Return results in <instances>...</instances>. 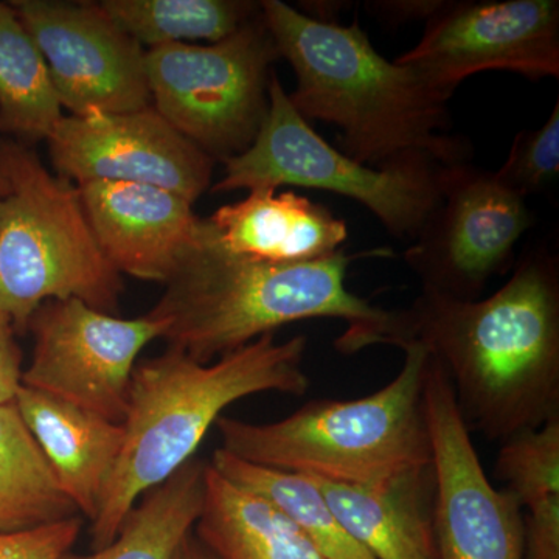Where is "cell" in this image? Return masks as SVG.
<instances>
[{"label":"cell","mask_w":559,"mask_h":559,"mask_svg":"<svg viewBox=\"0 0 559 559\" xmlns=\"http://www.w3.org/2000/svg\"><path fill=\"white\" fill-rule=\"evenodd\" d=\"M395 316L390 345H421L443 367L469 432L502 443L558 417L559 259L547 246L525 249L491 296L421 290Z\"/></svg>","instance_id":"cell-1"},{"label":"cell","mask_w":559,"mask_h":559,"mask_svg":"<svg viewBox=\"0 0 559 559\" xmlns=\"http://www.w3.org/2000/svg\"><path fill=\"white\" fill-rule=\"evenodd\" d=\"M260 7L278 57L296 73L290 103L307 121L336 124L345 156L373 168L469 159L468 143L447 132L448 100L409 66L378 53L358 21L314 20L282 0Z\"/></svg>","instance_id":"cell-2"},{"label":"cell","mask_w":559,"mask_h":559,"mask_svg":"<svg viewBox=\"0 0 559 559\" xmlns=\"http://www.w3.org/2000/svg\"><path fill=\"white\" fill-rule=\"evenodd\" d=\"M385 249L333 255L304 263H270L234 255L221 248L207 218L164 296L150 314L165 319L170 348L210 364L280 326L311 319L347 322L336 341L341 353L389 345L395 311L382 310L345 285L353 261L390 257Z\"/></svg>","instance_id":"cell-3"},{"label":"cell","mask_w":559,"mask_h":559,"mask_svg":"<svg viewBox=\"0 0 559 559\" xmlns=\"http://www.w3.org/2000/svg\"><path fill=\"white\" fill-rule=\"evenodd\" d=\"M308 341L266 334L202 364L179 349L135 364L124 415V443L92 522V549L109 546L124 518L150 489L194 457L210 428L235 401L264 392L301 396Z\"/></svg>","instance_id":"cell-4"},{"label":"cell","mask_w":559,"mask_h":559,"mask_svg":"<svg viewBox=\"0 0 559 559\" xmlns=\"http://www.w3.org/2000/svg\"><path fill=\"white\" fill-rule=\"evenodd\" d=\"M401 349L400 373L362 399L310 401L272 423L221 417V450L253 465L347 485H380L429 468V353L418 344Z\"/></svg>","instance_id":"cell-5"},{"label":"cell","mask_w":559,"mask_h":559,"mask_svg":"<svg viewBox=\"0 0 559 559\" xmlns=\"http://www.w3.org/2000/svg\"><path fill=\"white\" fill-rule=\"evenodd\" d=\"M0 310L27 330L49 300L79 299L116 316L121 275L103 255L79 187L44 167L35 151L0 143Z\"/></svg>","instance_id":"cell-6"},{"label":"cell","mask_w":559,"mask_h":559,"mask_svg":"<svg viewBox=\"0 0 559 559\" xmlns=\"http://www.w3.org/2000/svg\"><path fill=\"white\" fill-rule=\"evenodd\" d=\"M270 109L248 150L223 160L213 193L278 190L283 186L325 190L359 202L399 240L414 242L440 204L454 165L412 160L373 168L330 145L297 112L277 75L270 81Z\"/></svg>","instance_id":"cell-7"},{"label":"cell","mask_w":559,"mask_h":559,"mask_svg":"<svg viewBox=\"0 0 559 559\" xmlns=\"http://www.w3.org/2000/svg\"><path fill=\"white\" fill-rule=\"evenodd\" d=\"M278 58L261 11L219 43L154 47L145 57L151 105L213 160L230 159L259 134Z\"/></svg>","instance_id":"cell-8"},{"label":"cell","mask_w":559,"mask_h":559,"mask_svg":"<svg viewBox=\"0 0 559 559\" xmlns=\"http://www.w3.org/2000/svg\"><path fill=\"white\" fill-rule=\"evenodd\" d=\"M533 224L527 201L503 187L495 173L457 164L404 261L426 293L477 300L492 278L514 266L518 242Z\"/></svg>","instance_id":"cell-9"},{"label":"cell","mask_w":559,"mask_h":559,"mask_svg":"<svg viewBox=\"0 0 559 559\" xmlns=\"http://www.w3.org/2000/svg\"><path fill=\"white\" fill-rule=\"evenodd\" d=\"M165 319H121L79 299L49 300L28 322L35 337L21 384L123 423L140 352L164 337Z\"/></svg>","instance_id":"cell-10"},{"label":"cell","mask_w":559,"mask_h":559,"mask_svg":"<svg viewBox=\"0 0 559 559\" xmlns=\"http://www.w3.org/2000/svg\"><path fill=\"white\" fill-rule=\"evenodd\" d=\"M425 412L439 559H524V514L509 489L492 487L443 367L429 355Z\"/></svg>","instance_id":"cell-11"},{"label":"cell","mask_w":559,"mask_h":559,"mask_svg":"<svg viewBox=\"0 0 559 559\" xmlns=\"http://www.w3.org/2000/svg\"><path fill=\"white\" fill-rule=\"evenodd\" d=\"M395 62L409 66L450 102L474 73H520L533 81L559 76L558 0L444 2L417 46Z\"/></svg>","instance_id":"cell-12"},{"label":"cell","mask_w":559,"mask_h":559,"mask_svg":"<svg viewBox=\"0 0 559 559\" xmlns=\"http://www.w3.org/2000/svg\"><path fill=\"white\" fill-rule=\"evenodd\" d=\"M11 7L46 61L61 108L86 117L153 106L146 50L100 3L17 0Z\"/></svg>","instance_id":"cell-13"},{"label":"cell","mask_w":559,"mask_h":559,"mask_svg":"<svg viewBox=\"0 0 559 559\" xmlns=\"http://www.w3.org/2000/svg\"><path fill=\"white\" fill-rule=\"evenodd\" d=\"M58 176L76 187L131 182L175 191L190 202L212 182L215 160L179 134L153 106L62 117L49 139Z\"/></svg>","instance_id":"cell-14"},{"label":"cell","mask_w":559,"mask_h":559,"mask_svg":"<svg viewBox=\"0 0 559 559\" xmlns=\"http://www.w3.org/2000/svg\"><path fill=\"white\" fill-rule=\"evenodd\" d=\"M79 189L95 240L120 275L167 285L200 238L204 218L175 191L131 182Z\"/></svg>","instance_id":"cell-15"},{"label":"cell","mask_w":559,"mask_h":559,"mask_svg":"<svg viewBox=\"0 0 559 559\" xmlns=\"http://www.w3.org/2000/svg\"><path fill=\"white\" fill-rule=\"evenodd\" d=\"M216 242L245 259L304 263L333 255L348 238L347 224L330 209L294 191H249L245 200L207 218Z\"/></svg>","instance_id":"cell-16"},{"label":"cell","mask_w":559,"mask_h":559,"mask_svg":"<svg viewBox=\"0 0 559 559\" xmlns=\"http://www.w3.org/2000/svg\"><path fill=\"white\" fill-rule=\"evenodd\" d=\"M13 401L61 488L92 524L119 462L123 425L22 384Z\"/></svg>","instance_id":"cell-17"},{"label":"cell","mask_w":559,"mask_h":559,"mask_svg":"<svg viewBox=\"0 0 559 559\" xmlns=\"http://www.w3.org/2000/svg\"><path fill=\"white\" fill-rule=\"evenodd\" d=\"M318 484L342 527L377 559H439L432 465L380 485Z\"/></svg>","instance_id":"cell-18"},{"label":"cell","mask_w":559,"mask_h":559,"mask_svg":"<svg viewBox=\"0 0 559 559\" xmlns=\"http://www.w3.org/2000/svg\"><path fill=\"white\" fill-rule=\"evenodd\" d=\"M193 533L219 559H329L282 511L210 463Z\"/></svg>","instance_id":"cell-19"},{"label":"cell","mask_w":559,"mask_h":559,"mask_svg":"<svg viewBox=\"0 0 559 559\" xmlns=\"http://www.w3.org/2000/svg\"><path fill=\"white\" fill-rule=\"evenodd\" d=\"M81 516L14 401L0 404V533Z\"/></svg>","instance_id":"cell-20"},{"label":"cell","mask_w":559,"mask_h":559,"mask_svg":"<svg viewBox=\"0 0 559 559\" xmlns=\"http://www.w3.org/2000/svg\"><path fill=\"white\" fill-rule=\"evenodd\" d=\"M207 463L193 457L145 492L109 546L87 555L69 551L62 559H173L200 518Z\"/></svg>","instance_id":"cell-21"},{"label":"cell","mask_w":559,"mask_h":559,"mask_svg":"<svg viewBox=\"0 0 559 559\" xmlns=\"http://www.w3.org/2000/svg\"><path fill=\"white\" fill-rule=\"evenodd\" d=\"M221 476L282 511L329 559H377L348 535L318 484L305 474L253 465L216 450L210 460Z\"/></svg>","instance_id":"cell-22"},{"label":"cell","mask_w":559,"mask_h":559,"mask_svg":"<svg viewBox=\"0 0 559 559\" xmlns=\"http://www.w3.org/2000/svg\"><path fill=\"white\" fill-rule=\"evenodd\" d=\"M62 117L38 46L13 7L0 3V132L47 140Z\"/></svg>","instance_id":"cell-23"},{"label":"cell","mask_w":559,"mask_h":559,"mask_svg":"<svg viewBox=\"0 0 559 559\" xmlns=\"http://www.w3.org/2000/svg\"><path fill=\"white\" fill-rule=\"evenodd\" d=\"M100 5L121 31L150 49L187 39L219 43L261 11L260 3L241 0H105Z\"/></svg>","instance_id":"cell-24"},{"label":"cell","mask_w":559,"mask_h":559,"mask_svg":"<svg viewBox=\"0 0 559 559\" xmlns=\"http://www.w3.org/2000/svg\"><path fill=\"white\" fill-rule=\"evenodd\" d=\"M496 473L522 509L559 498V415L502 441Z\"/></svg>","instance_id":"cell-25"},{"label":"cell","mask_w":559,"mask_h":559,"mask_svg":"<svg viewBox=\"0 0 559 559\" xmlns=\"http://www.w3.org/2000/svg\"><path fill=\"white\" fill-rule=\"evenodd\" d=\"M503 187L527 200L543 194L559 176V100L538 130H524L513 140L509 157L495 171Z\"/></svg>","instance_id":"cell-26"},{"label":"cell","mask_w":559,"mask_h":559,"mask_svg":"<svg viewBox=\"0 0 559 559\" xmlns=\"http://www.w3.org/2000/svg\"><path fill=\"white\" fill-rule=\"evenodd\" d=\"M83 530V518L51 522L20 532L0 533V559H62Z\"/></svg>","instance_id":"cell-27"},{"label":"cell","mask_w":559,"mask_h":559,"mask_svg":"<svg viewBox=\"0 0 559 559\" xmlns=\"http://www.w3.org/2000/svg\"><path fill=\"white\" fill-rule=\"evenodd\" d=\"M524 559H559V498L527 510Z\"/></svg>","instance_id":"cell-28"},{"label":"cell","mask_w":559,"mask_h":559,"mask_svg":"<svg viewBox=\"0 0 559 559\" xmlns=\"http://www.w3.org/2000/svg\"><path fill=\"white\" fill-rule=\"evenodd\" d=\"M9 316L0 310V404L14 400L22 380V353Z\"/></svg>","instance_id":"cell-29"},{"label":"cell","mask_w":559,"mask_h":559,"mask_svg":"<svg viewBox=\"0 0 559 559\" xmlns=\"http://www.w3.org/2000/svg\"><path fill=\"white\" fill-rule=\"evenodd\" d=\"M444 0H373L366 3V10L378 20L389 24L428 22L443 7Z\"/></svg>","instance_id":"cell-30"},{"label":"cell","mask_w":559,"mask_h":559,"mask_svg":"<svg viewBox=\"0 0 559 559\" xmlns=\"http://www.w3.org/2000/svg\"><path fill=\"white\" fill-rule=\"evenodd\" d=\"M173 559H219L213 554L212 550L209 549L205 544H202L200 539L197 538L194 533H190L186 539L180 543L178 550H176L175 557Z\"/></svg>","instance_id":"cell-31"},{"label":"cell","mask_w":559,"mask_h":559,"mask_svg":"<svg viewBox=\"0 0 559 559\" xmlns=\"http://www.w3.org/2000/svg\"><path fill=\"white\" fill-rule=\"evenodd\" d=\"M7 187H9V183H7L5 176H3L2 171H0V194L5 193Z\"/></svg>","instance_id":"cell-32"}]
</instances>
